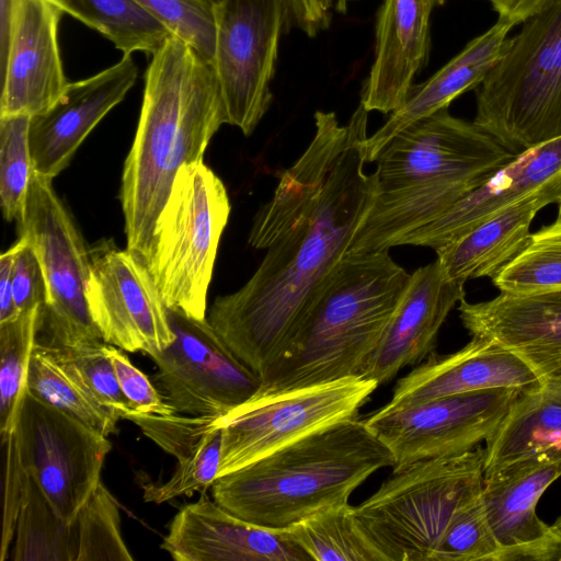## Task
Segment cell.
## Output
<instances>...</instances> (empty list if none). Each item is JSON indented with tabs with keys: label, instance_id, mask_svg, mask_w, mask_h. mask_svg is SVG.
<instances>
[{
	"label": "cell",
	"instance_id": "48",
	"mask_svg": "<svg viewBox=\"0 0 561 561\" xmlns=\"http://www.w3.org/2000/svg\"><path fill=\"white\" fill-rule=\"evenodd\" d=\"M210 2H213L214 4L218 3L220 0H209Z\"/></svg>",
	"mask_w": 561,
	"mask_h": 561
},
{
	"label": "cell",
	"instance_id": "17",
	"mask_svg": "<svg viewBox=\"0 0 561 561\" xmlns=\"http://www.w3.org/2000/svg\"><path fill=\"white\" fill-rule=\"evenodd\" d=\"M560 477L557 449L484 478L482 500L500 561L561 559V526L547 525L536 512L541 495Z\"/></svg>",
	"mask_w": 561,
	"mask_h": 561
},
{
	"label": "cell",
	"instance_id": "21",
	"mask_svg": "<svg viewBox=\"0 0 561 561\" xmlns=\"http://www.w3.org/2000/svg\"><path fill=\"white\" fill-rule=\"evenodd\" d=\"M463 327L520 357L542 380L561 375V289L500 293L493 299L459 302Z\"/></svg>",
	"mask_w": 561,
	"mask_h": 561
},
{
	"label": "cell",
	"instance_id": "38",
	"mask_svg": "<svg viewBox=\"0 0 561 561\" xmlns=\"http://www.w3.org/2000/svg\"><path fill=\"white\" fill-rule=\"evenodd\" d=\"M125 420L136 424L149 439L178 462L193 457L219 428L217 416L131 413Z\"/></svg>",
	"mask_w": 561,
	"mask_h": 561
},
{
	"label": "cell",
	"instance_id": "35",
	"mask_svg": "<svg viewBox=\"0 0 561 561\" xmlns=\"http://www.w3.org/2000/svg\"><path fill=\"white\" fill-rule=\"evenodd\" d=\"M30 124L28 115L0 117V203L7 221L18 220L34 174Z\"/></svg>",
	"mask_w": 561,
	"mask_h": 561
},
{
	"label": "cell",
	"instance_id": "14",
	"mask_svg": "<svg viewBox=\"0 0 561 561\" xmlns=\"http://www.w3.org/2000/svg\"><path fill=\"white\" fill-rule=\"evenodd\" d=\"M87 300L102 340L150 357L174 340L165 306L147 261L112 240L89 248Z\"/></svg>",
	"mask_w": 561,
	"mask_h": 561
},
{
	"label": "cell",
	"instance_id": "1",
	"mask_svg": "<svg viewBox=\"0 0 561 561\" xmlns=\"http://www.w3.org/2000/svg\"><path fill=\"white\" fill-rule=\"evenodd\" d=\"M368 113L359 103L344 125L333 112L314 113L312 140L253 219L248 242L266 250L262 262L240 289L210 307V325L260 378L313 312L370 211Z\"/></svg>",
	"mask_w": 561,
	"mask_h": 561
},
{
	"label": "cell",
	"instance_id": "25",
	"mask_svg": "<svg viewBox=\"0 0 561 561\" xmlns=\"http://www.w3.org/2000/svg\"><path fill=\"white\" fill-rule=\"evenodd\" d=\"M514 25L497 21L466 46L426 81L412 85L404 103L365 141L366 162H375L381 149L402 129L476 90L504 53Z\"/></svg>",
	"mask_w": 561,
	"mask_h": 561
},
{
	"label": "cell",
	"instance_id": "19",
	"mask_svg": "<svg viewBox=\"0 0 561 561\" xmlns=\"http://www.w3.org/2000/svg\"><path fill=\"white\" fill-rule=\"evenodd\" d=\"M137 77L138 68L131 55H123L102 71L69 82L49 110L31 117L34 172L53 180L64 171L92 129L125 99Z\"/></svg>",
	"mask_w": 561,
	"mask_h": 561
},
{
	"label": "cell",
	"instance_id": "30",
	"mask_svg": "<svg viewBox=\"0 0 561 561\" xmlns=\"http://www.w3.org/2000/svg\"><path fill=\"white\" fill-rule=\"evenodd\" d=\"M14 536L13 561H77V523L66 524L28 474Z\"/></svg>",
	"mask_w": 561,
	"mask_h": 561
},
{
	"label": "cell",
	"instance_id": "12",
	"mask_svg": "<svg viewBox=\"0 0 561 561\" xmlns=\"http://www.w3.org/2000/svg\"><path fill=\"white\" fill-rule=\"evenodd\" d=\"M14 434L25 472L39 485L59 517L72 525L101 482L111 440L28 390Z\"/></svg>",
	"mask_w": 561,
	"mask_h": 561
},
{
	"label": "cell",
	"instance_id": "2",
	"mask_svg": "<svg viewBox=\"0 0 561 561\" xmlns=\"http://www.w3.org/2000/svg\"><path fill=\"white\" fill-rule=\"evenodd\" d=\"M134 142L125 160L121 203L127 249L145 260L178 173L203 161L227 112L211 62L170 36L150 55Z\"/></svg>",
	"mask_w": 561,
	"mask_h": 561
},
{
	"label": "cell",
	"instance_id": "42",
	"mask_svg": "<svg viewBox=\"0 0 561 561\" xmlns=\"http://www.w3.org/2000/svg\"><path fill=\"white\" fill-rule=\"evenodd\" d=\"M4 448L3 473V518L0 560L8 558L9 546L14 537L19 513L22 505L27 473L19 456L14 432L1 440Z\"/></svg>",
	"mask_w": 561,
	"mask_h": 561
},
{
	"label": "cell",
	"instance_id": "34",
	"mask_svg": "<svg viewBox=\"0 0 561 561\" xmlns=\"http://www.w3.org/2000/svg\"><path fill=\"white\" fill-rule=\"evenodd\" d=\"M77 561H130L122 530L119 507L101 481L77 517Z\"/></svg>",
	"mask_w": 561,
	"mask_h": 561
},
{
	"label": "cell",
	"instance_id": "40",
	"mask_svg": "<svg viewBox=\"0 0 561 561\" xmlns=\"http://www.w3.org/2000/svg\"><path fill=\"white\" fill-rule=\"evenodd\" d=\"M105 342L67 348L76 368L99 402L119 419L131 414L106 352Z\"/></svg>",
	"mask_w": 561,
	"mask_h": 561
},
{
	"label": "cell",
	"instance_id": "44",
	"mask_svg": "<svg viewBox=\"0 0 561 561\" xmlns=\"http://www.w3.org/2000/svg\"><path fill=\"white\" fill-rule=\"evenodd\" d=\"M291 23L310 37L325 30L335 0H289Z\"/></svg>",
	"mask_w": 561,
	"mask_h": 561
},
{
	"label": "cell",
	"instance_id": "5",
	"mask_svg": "<svg viewBox=\"0 0 561 561\" xmlns=\"http://www.w3.org/2000/svg\"><path fill=\"white\" fill-rule=\"evenodd\" d=\"M410 276L389 250L346 254L305 325L245 403L360 376Z\"/></svg>",
	"mask_w": 561,
	"mask_h": 561
},
{
	"label": "cell",
	"instance_id": "47",
	"mask_svg": "<svg viewBox=\"0 0 561 561\" xmlns=\"http://www.w3.org/2000/svg\"><path fill=\"white\" fill-rule=\"evenodd\" d=\"M351 1L353 0H335L334 9L339 12H345Z\"/></svg>",
	"mask_w": 561,
	"mask_h": 561
},
{
	"label": "cell",
	"instance_id": "49",
	"mask_svg": "<svg viewBox=\"0 0 561 561\" xmlns=\"http://www.w3.org/2000/svg\"><path fill=\"white\" fill-rule=\"evenodd\" d=\"M558 525L561 526V518L558 520Z\"/></svg>",
	"mask_w": 561,
	"mask_h": 561
},
{
	"label": "cell",
	"instance_id": "27",
	"mask_svg": "<svg viewBox=\"0 0 561 561\" xmlns=\"http://www.w3.org/2000/svg\"><path fill=\"white\" fill-rule=\"evenodd\" d=\"M485 443L484 478L561 449V375L522 390Z\"/></svg>",
	"mask_w": 561,
	"mask_h": 561
},
{
	"label": "cell",
	"instance_id": "43",
	"mask_svg": "<svg viewBox=\"0 0 561 561\" xmlns=\"http://www.w3.org/2000/svg\"><path fill=\"white\" fill-rule=\"evenodd\" d=\"M14 247L12 290L15 307L20 313L36 308L43 309L47 298V286L37 255L22 238Z\"/></svg>",
	"mask_w": 561,
	"mask_h": 561
},
{
	"label": "cell",
	"instance_id": "26",
	"mask_svg": "<svg viewBox=\"0 0 561 561\" xmlns=\"http://www.w3.org/2000/svg\"><path fill=\"white\" fill-rule=\"evenodd\" d=\"M548 205L538 196L516 202L437 249L436 260L450 279L461 284L493 278L526 247L534 218Z\"/></svg>",
	"mask_w": 561,
	"mask_h": 561
},
{
	"label": "cell",
	"instance_id": "31",
	"mask_svg": "<svg viewBox=\"0 0 561 561\" xmlns=\"http://www.w3.org/2000/svg\"><path fill=\"white\" fill-rule=\"evenodd\" d=\"M316 561H386L350 503L328 507L286 527Z\"/></svg>",
	"mask_w": 561,
	"mask_h": 561
},
{
	"label": "cell",
	"instance_id": "33",
	"mask_svg": "<svg viewBox=\"0 0 561 561\" xmlns=\"http://www.w3.org/2000/svg\"><path fill=\"white\" fill-rule=\"evenodd\" d=\"M492 283L500 293L514 295L561 289V215L531 232L526 247Z\"/></svg>",
	"mask_w": 561,
	"mask_h": 561
},
{
	"label": "cell",
	"instance_id": "32",
	"mask_svg": "<svg viewBox=\"0 0 561 561\" xmlns=\"http://www.w3.org/2000/svg\"><path fill=\"white\" fill-rule=\"evenodd\" d=\"M42 308L21 312L0 324V434L1 440L15 431L27 391L32 353L37 342Z\"/></svg>",
	"mask_w": 561,
	"mask_h": 561
},
{
	"label": "cell",
	"instance_id": "11",
	"mask_svg": "<svg viewBox=\"0 0 561 561\" xmlns=\"http://www.w3.org/2000/svg\"><path fill=\"white\" fill-rule=\"evenodd\" d=\"M217 72L227 124L249 136L272 102L282 34L291 23L289 0H220L214 4Z\"/></svg>",
	"mask_w": 561,
	"mask_h": 561
},
{
	"label": "cell",
	"instance_id": "7",
	"mask_svg": "<svg viewBox=\"0 0 561 561\" xmlns=\"http://www.w3.org/2000/svg\"><path fill=\"white\" fill-rule=\"evenodd\" d=\"M484 448L415 461L392 470L353 506L386 561H431L454 515L482 492Z\"/></svg>",
	"mask_w": 561,
	"mask_h": 561
},
{
	"label": "cell",
	"instance_id": "10",
	"mask_svg": "<svg viewBox=\"0 0 561 561\" xmlns=\"http://www.w3.org/2000/svg\"><path fill=\"white\" fill-rule=\"evenodd\" d=\"M379 383L353 376L291 391L261 403H243L218 417V477L233 472L299 438L357 416Z\"/></svg>",
	"mask_w": 561,
	"mask_h": 561
},
{
	"label": "cell",
	"instance_id": "9",
	"mask_svg": "<svg viewBox=\"0 0 561 561\" xmlns=\"http://www.w3.org/2000/svg\"><path fill=\"white\" fill-rule=\"evenodd\" d=\"M18 224L20 238L37 255L47 286L38 331L45 339L37 341L67 348L102 342L87 300L89 248L51 179L34 172Z\"/></svg>",
	"mask_w": 561,
	"mask_h": 561
},
{
	"label": "cell",
	"instance_id": "15",
	"mask_svg": "<svg viewBox=\"0 0 561 561\" xmlns=\"http://www.w3.org/2000/svg\"><path fill=\"white\" fill-rule=\"evenodd\" d=\"M520 391L494 388L443 397L398 411L377 410L364 420L391 451L396 469L476 448L495 431Z\"/></svg>",
	"mask_w": 561,
	"mask_h": 561
},
{
	"label": "cell",
	"instance_id": "36",
	"mask_svg": "<svg viewBox=\"0 0 561 561\" xmlns=\"http://www.w3.org/2000/svg\"><path fill=\"white\" fill-rule=\"evenodd\" d=\"M500 556L481 492L454 515L431 561H500Z\"/></svg>",
	"mask_w": 561,
	"mask_h": 561
},
{
	"label": "cell",
	"instance_id": "6",
	"mask_svg": "<svg viewBox=\"0 0 561 561\" xmlns=\"http://www.w3.org/2000/svg\"><path fill=\"white\" fill-rule=\"evenodd\" d=\"M522 24L476 89L472 121L514 154L561 136V0Z\"/></svg>",
	"mask_w": 561,
	"mask_h": 561
},
{
	"label": "cell",
	"instance_id": "13",
	"mask_svg": "<svg viewBox=\"0 0 561 561\" xmlns=\"http://www.w3.org/2000/svg\"><path fill=\"white\" fill-rule=\"evenodd\" d=\"M173 342L151 356L153 381L175 413L220 417L249 401L261 378L242 363L208 320L168 308Z\"/></svg>",
	"mask_w": 561,
	"mask_h": 561
},
{
	"label": "cell",
	"instance_id": "45",
	"mask_svg": "<svg viewBox=\"0 0 561 561\" xmlns=\"http://www.w3.org/2000/svg\"><path fill=\"white\" fill-rule=\"evenodd\" d=\"M497 13L499 19L512 23L514 26L524 23L538 14L554 0H485Z\"/></svg>",
	"mask_w": 561,
	"mask_h": 561
},
{
	"label": "cell",
	"instance_id": "39",
	"mask_svg": "<svg viewBox=\"0 0 561 561\" xmlns=\"http://www.w3.org/2000/svg\"><path fill=\"white\" fill-rule=\"evenodd\" d=\"M220 450L221 428H218L193 457L178 462L169 480L144 484L145 502L161 504L210 488L218 478Z\"/></svg>",
	"mask_w": 561,
	"mask_h": 561
},
{
	"label": "cell",
	"instance_id": "16",
	"mask_svg": "<svg viewBox=\"0 0 561 561\" xmlns=\"http://www.w3.org/2000/svg\"><path fill=\"white\" fill-rule=\"evenodd\" d=\"M65 12L54 0H0V117L39 115L69 81L58 43Z\"/></svg>",
	"mask_w": 561,
	"mask_h": 561
},
{
	"label": "cell",
	"instance_id": "24",
	"mask_svg": "<svg viewBox=\"0 0 561 561\" xmlns=\"http://www.w3.org/2000/svg\"><path fill=\"white\" fill-rule=\"evenodd\" d=\"M445 0H383L376 22L375 59L360 102L391 114L405 101L430 53L432 12Z\"/></svg>",
	"mask_w": 561,
	"mask_h": 561
},
{
	"label": "cell",
	"instance_id": "4",
	"mask_svg": "<svg viewBox=\"0 0 561 561\" xmlns=\"http://www.w3.org/2000/svg\"><path fill=\"white\" fill-rule=\"evenodd\" d=\"M394 463L364 419L353 417L299 438L211 485L215 502L254 525L280 529L348 503L371 474Z\"/></svg>",
	"mask_w": 561,
	"mask_h": 561
},
{
	"label": "cell",
	"instance_id": "8",
	"mask_svg": "<svg viewBox=\"0 0 561 561\" xmlns=\"http://www.w3.org/2000/svg\"><path fill=\"white\" fill-rule=\"evenodd\" d=\"M229 214L226 187L203 161L178 173L146 260L169 309L205 319L208 286Z\"/></svg>",
	"mask_w": 561,
	"mask_h": 561
},
{
	"label": "cell",
	"instance_id": "20",
	"mask_svg": "<svg viewBox=\"0 0 561 561\" xmlns=\"http://www.w3.org/2000/svg\"><path fill=\"white\" fill-rule=\"evenodd\" d=\"M161 549L176 561H311L287 528L249 523L205 491L174 515Z\"/></svg>",
	"mask_w": 561,
	"mask_h": 561
},
{
	"label": "cell",
	"instance_id": "23",
	"mask_svg": "<svg viewBox=\"0 0 561 561\" xmlns=\"http://www.w3.org/2000/svg\"><path fill=\"white\" fill-rule=\"evenodd\" d=\"M541 382L520 357L503 346L478 336L461 350L426 360L400 378L390 401L380 412H392L425 401L494 388L526 390Z\"/></svg>",
	"mask_w": 561,
	"mask_h": 561
},
{
	"label": "cell",
	"instance_id": "3",
	"mask_svg": "<svg viewBox=\"0 0 561 561\" xmlns=\"http://www.w3.org/2000/svg\"><path fill=\"white\" fill-rule=\"evenodd\" d=\"M516 154L448 107L423 117L379 152L374 202L347 254L387 251L435 220Z\"/></svg>",
	"mask_w": 561,
	"mask_h": 561
},
{
	"label": "cell",
	"instance_id": "18",
	"mask_svg": "<svg viewBox=\"0 0 561 561\" xmlns=\"http://www.w3.org/2000/svg\"><path fill=\"white\" fill-rule=\"evenodd\" d=\"M530 196L554 204L561 215V136L516 154L435 220L403 238L400 245L427 247L436 251L510 205Z\"/></svg>",
	"mask_w": 561,
	"mask_h": 561
},
{
	"label": "cell",
	"instance_id": "28",
	"mask_svg": "<svg viewBox=\"0 0 561 561\" xmlns=\"http://www.w3.org/2000/svg\"><path fill=\"white\" fill-rule=\"evenodd\" d=\"M27 390L105 436L116 432L121 419L90 391L66 347L36 342L28 368Z\"/></svg>",
	"mask_w": 561,
	"mask_h": 561
},
{
	"label": "cell",
	"instance_id": "29",
	"mask_svg": "<svg viewBox=\"0 0 561 561\" xmlns=\"http://www.w3.org/2000/svg\"><path fill=\"white\" fill-rule=\"evenodd\" d=\"M54 1L65 13L112 42L123 55H151L172 36L133 0Z\"/></svg>",
	"mask_w": 561,
	"mask_h": 561
},
{
	"label": "cell",
	"instance_id": "37",
	"mask_svg": "<svg viewBox=\"0 0 561 561\" xmlns=\"http://www.w3.org/2000/svg\"><path fill=\"white\" fill-rule=\"evenodd\" d=\"M172 36L213 64L216 49L214 3L209 0H133Z\"/></svg>",
	"mask_w": 561,
	"mask_h": 561
},
{
	"label": "cell",
	"instance_id": "41",
	"mask_svg": "<svg viewBox=\"0 0 561 561\" xmlns=\"http://www.w3.org/2000/svg\"><path fill=\"white\" fill-rule=\"evenodd\" d=\"M106 352L115 369L119 388L133 413L158 415L175 413L148 376L130 362L122 348L107 344Z\"/></svg>",
	"mask_w": 561,
	"mask_h": 561
},
{
	"label": "cell",
	"instance_id": "22",
	"mask_svg": "<svg viewBox=\"0 0 561 561\" xmlns=\"http://www.w3.org/2000/svg\"><path fill=\"white\" fill-rule=\"evenodd\" d=\"M465 296V284L450 279L437 260L414 271L360 376L380 385L402 368L420 364L433 352L443 323Z\"/></svg>",
	"mask_w": 561,
	"mask_h": 561
},
{
	"label": "cell",
	"instance_id": "46",
	"mask_svg": "<svg viewBox=\"0 0 561 561\" xmlns=\"http://www.w3.org/2000/svg\"><path fill=\"white\" fill-rule=\"evenodd\" d=\"M14 244L0 256V324L14 320L18 311L12 290Z\"/></svg>",
	"mask_w": 561,
	"mask_h": 561
}]
</instances>
